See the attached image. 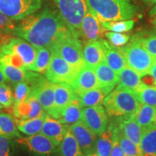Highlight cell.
Wrapping results in <instances>:
<instances>
[{
	"mask_svg": "<svg viewBox=\"0 0 156 156\" xmlns=\"http://www.w3.org/2000/svg\"><path fill=\"white\" fill-rule=\"evenodd\" d=\"M68 30H69L58 13L45 8L20 20L13 34L27 41L36 48H47L51 51Z\"/></svg>",
	"mask_w": 156,
	"mask_h": 156,
	"instance_id": "cell-1",
	"label": "cell"
},
{
	"mask_svg": "<svg viewBox=\"0 0 156 156\" xmlns=\"http://www.w3.org/2000/svg\"><path fill=\"white\" fill-rule=\"evenodd\" d=\"M142 1L148 5H153L156 4V0H142Z\"/></svg>",
	"mask_w": 156,
	"mask_h": 156,
	"instance_id": "cell-46",
	"label": "cell"
},
{
	"mask_svg": "<svg viewBox=\"0 0 156 156\" xmlns=\"http://www.w3.org/2000/svg\"><path fill=\"white\" fill-rule=\"evenodd\" d=\"M12 114L16 122L20 120L31 119L46 114L42 108L37 98L34 95L22 102L14 103L12 108Z\"/></svg>",
	"mask_w": 156,
	"mask_h": 156,
	"instance_id": "cell-12",
	"label": "cell"
},
{
	"mask_svg": "<svg viewBox=\"0 0 156 156\" xmlns=\"http://www.w3.org/2000/svg\"><path fill=\"white\" fill-rule=\"evenodd\" d=\"M80 147L83 156L95 152L96 134L93 133L82 121L72 124L69 127Z\"/></svg>",
	"mask_w": 156,
	"mask_h": 156,
	"instance_id": "cell-13",
	"label": "cell"
},
{
	"mask_svg": "<svg viewBox=\"0 0 156 156\" xmlns=\"http://www.w3.org/2000/svg\"><path fill=\"white\" fill-rule=\"evenodd\" d=\"M151 15H153V16H154V19H153V24L155 25V28H156V7L153 9V10L151 11Z\"/></svg>",
	"mask_w": 156,
	"mask_h": 156,
	"instance_id": "cell-44",
	"label": "cell"
},
{
	"mask_svg": "<svg viewBox=\"0 0 156 156\" xmlns=\"http://www.w3.org/2000/svg\"><path fill=\"white\" fill-rule=\"evenodd\" d=\"M15 26L13 20L0 12V32L13 34Z\"/></svg>",
	"mask_w": 156,
	"mask_h": 156,
	"instance_id": "cell-40",
	"label": "cell"
},
{
	"mask_svg": "<svg viewBox=\"0 0 156 156\" xmlns=\"http://www.w3.org/2000/svg\"><path fill=\"white\" fill-rule=\"evenodd\" d=\"M0 134H5L11 139L21 137L14 116L6 113H0Z\"/></svg>",
	"mask_w": 156,
	"mask_h": 156,
	"instance_id": "cell-31",
	"label": "cell"
},
{
	"mask_svg": "<svg viewBox=\"0 0 156 156\" xmlns=\"http://www.w3.org/2000/svg\"><path fill=\"white\" fill-rule=\"evenodd\" d=\"M83 56L85 65L93 69L101 62H104L105 53L100 39L85 43L83 48Z\"/></svg>",
	"mask_w": 156,
	"mask_h": 156,
	"instance_id": "cell-21",
	"label": "cell"
},
{
	"mask_svg": "<svg viewBox=\"0 0 156 156\" xmlns=\"http://www.w3.org/2000/svg\"><path fill=\"white\" fill-rule=\"evenodd\" d=\"M106 93L101 87L85 91L83 93L77 95L83 107H92L101 106L103 104Z\"/></svg>",
	"mask_w": 156,
	"mask_h": 156,
	"instance_id": "cell-28",
	"label": "cell"
},
{
	"mask_svg": "<svg viewBox=\"0 0 156 156\" xmlns=\"http://www.w3.org/2000/svg\"><path fill=\"white\" fill-rule=\"evenodd\" d=\"M112 149V132L108 128L98 135L96 140L95 153L98 156H110Z\"/></svg>",
	"mask_w": 156,
	"mask_h": 156,
	"instance_id": "cell-33",
	"label": "cell"
},
{
	"mask_svg": "<svg viewBox=\"0 0 156 156\" xmlns=\"http://www.w3.org/2000/svg\"><path fill=\"white\" fill-rule=\"evenodd\" d=\"M77 73L70 64L55 51H51L49 65L46 77L54 83L71 85Z\"/></svg>",
	"mask_w": 156,
	"mask_h": 156,
	"instance_id": "cell-8",
	"label": "cell"
},
{
	"mask_svg": "<svg viewBox=\"0 0 156 156\" xmlns=\"http://www.w3.org/2000/svg\"><path fill=\"white\" fill-rule=\"evenodd\" d=\"M110 156H125L119 142L114 134H112V149Z\"/></svg>",
	"mask_w": 156,
	"mask_h": 156,
	"instance_id": "cell-42",
	"label": "cell"
},
{
	"mask_svg": "<svg viewBox=\"0 0 156 156\" xmlns=\"http://www.w3.org/2000/svg\"><path fill=\"white\" fill-rule=\"evenodd\" d=\"M17 143L37 156H51L56 153V146L51 140L43 135L36 134L27 137L16 139Z\"/></svg>",
	"mask_w": 156,
	"mask_h": 156,
	"instance_id": "cell-10",
	"label": "cell"
},
{
	"mask_svg": "<svg viewBox=\"0 0 156 156\" xmlns=\"http://www.w3.org/2000/svg\"><path fill=\"white\" fill-rule=\"evenodd\" d=\"M54 2L67 28L80 38L82 21L87 11L86 0H54Z\"/></svg>",
	"mask_w": 156,
	"mask_h": 156,
	"instance_id": "cell-5",
	"label": "cell"
},
{
	"mask_svg": "<svg viewBox=\"0 0 156 156\" xmlns=\"http://www.w3.org/2000/svg\"><path fill=\"white\" fill-rule=\"evenodd\" d=\"M67 128L58 119L46 114L41 134L48 137L57 147L63 140Z\"/></svg>",
	"mask_w": 156,
	"mask_h": 156,
	"instance_id": "cell-18",
	"label": "cell"
},
{
	"mask_svg": "<svg viewBox=\"0 0 156 156\" xmlns=\"http://www.w3.org/2000/svg\"><path fill=\"white\" fill-rule=\"evenodd\" d=\"M73 67L77 73L85 65L83 60V47L80 38L68 30L51 49Z\"/></svg>",
	"mask_w": 156,
	"mask_h": 156,
	"instance_id": "cell-6",
	"label": "cell"
},
{
	"mask_svg": "<svg viewBox=\"0 0 156 156\" xmlns=\"http://www.w3.org/2000/svg\"><path fill=\"white\" fill-rule=\"evenodd\" d=\"M122 50L127 67L135 70L142 77L149 75L155 58L142 44L139 34L134 35Z\"/></svg>",
	"mask_w": 156,
	"mask_h": 156,
	"instance_id": "cell-4",
	"label": "cell"
},
{
	"mask_svg": "<svg viewBox=\"0 0 156 156\" xmlns=\"http://www.w3.org/2000/svg\"><path fill=\"white\" fill-rule=\"evenodd\" d=\"M134 93L142 104L156 107V87L142 83Z\"/></svg>",
	"mask_w": 156,
	"mask_h": 156,
	"instance_id": "cell-34",
	"label": "cell"
},
{
	"mask_svg": "<svg viewBox=\"0 0 156 156\" xmlns=\"http://www.w3.org/2000/svg\"><path fill=\"white\" fill-rule=\"evenodd\" d=\"M100 41L104 50V62L108 64L116 73L126 67V63L122 53V47H116L110 42L101 38Z\"/></svg>",
	"mask_w": 156,
	"mask_h": 156,
	"instance_id": "cell-19",
	"label": "cell"
},
{
	"mask_svg": "<svg viewBox=\"0 0 156 156\" xmlns=\"http://www.w3.org/2000/svg\"><path fill=\"white\" fill-rule=\"evenodd\" d=\"M31 93V86L28 81L14 84V103L22 102L29 97Z\"/></svg>",
	"mask_w": 156,
	"mask_h": 156,
	"instance_id": "cell-37",
	"label": "cell"
},
{
	"mask_svg": "<svg viewBox=\"0 0 156 156\" xmlns=\"http://www.w3.org/2000/svg\"><path fill=\"white\" fill-rule=\"evenodd\" d=\"M142 44L146 50L151 54L154 58H156V30L151 33H138Z\"/></svg>",
	"mask_w": 156,
	"mask_h": 156,
	"instance_id": "cell-36",
	"label": "cell"
},
{
	"mask_svg": "<svg viewBox=\"0 0 156 156\" xmlns=\"http://www.w3.org/2000/svg\"><path fill=\"white\" fill-rule=\"evenodd\" d=\"M15 98L12 89L5 83L0 85V105L3 108H10L14 104Z\"/></svg>",
	"mask_w": 156,
	"mask_h": 156,
	"instance_id": "cell-38",
	"label": "cell"
},
{
	"mask_svg": "<svg viewBox=\"0 0 156 156\" xmlns=\"http://www.w3.org/2000/svg\"><path fill=\"white\" fill-rule=\"evenodd\" d=\"M37 48L21 38H12L0 48V55L16 54L23 59L26 70H30L36 57Z\"/></svg>",
	"mask_w": 156,
	"mask_h": 156,
	"instance_id": "cell-9",
	"label": "cell"
},
{
	"mask_svg": "<svg viewBox=\"0 0 156 156\" xmlns=\"http://www.w3.org/2000/svg\"><path fill=\"white\" fill-rule=\"evenodd\" d=\"M119 85L131 90L135 92L139 87L142 82V77L135 70L130 67H125L118 73Z\"/></svg>",
	"mask_w": 156,
	"mask_h": 156,
	"instance_id": "cell-25",
	"label": "cell"
},
{
	"mask_svg": "<svg viewBox=\"0 0 156 156\" xmlns=\"http://www.w3.org/2000/svg\"><path fill=\"white\" fill-rule=\"evenodd\" d=\"M11 38H12L11 36L2 35L1 34V32H0V48H1V47L4 44H5L6 43L8 42L10 40Z\"/></svg>",
	"mask_w": 156,
	"mask_h": 156,
	"instance_id": "cell-43",
	"label": "cell"
},
{
	"mask_svg": "<svg viewBox=\"0 0 156 156\" xmlns=\"http://www.w3.org/2000/svg\"><path fill=\"white\" fill-rule=\"evenodd\" d=\"M76 95L72 86L66 83L54 85V102L53 108L48 114L58 119L63 110Z\"/></svg>",
	"mask_w": 156,
	"mask_h": 156,
	"instance_id": "cell-15",
	"label": "cell"
},
{
	"mask_svg": "<svg viewBox=\"0 0 156 156\" xmlns=\"http://www.w3.org/2000/svg\"><path fill=\"white\" fill-rule=\"evenodd\" d=\"M156 107L147 104H140L136 112L133 114L134 119L142 129L155 124Z\"/></svg>",
	"mask_w": 156,
	"mask_h": 156,
	"instance_id": "cell-27",
	"label": "cell"
},
{
	"mask_svg": "<svg viewBox=\"0 0 156 156\" xmlns=\"http://www.w3.org/2000/svg\"><path fill=\"white\" fill-rule=\"evenodd\" d=\"M46 114H44L42 116L31 119L19 121L17 122V129L19 131L28 136L40 133Z\"/></svg>",
	"mask_w": 156,
	"mask_h": 156,
	"instance_id": "cell-29",
	"label": "cell"
},
{
	"mask_svg": "<svg viewBox=\"0 0 156 156\" xmlns=\"http://www.w3.org/2000/svg\"><path fill=\"white\" fill-rule=\"evenodd\" d=\"M58 153L60 156H83L81 148L69 127L58 145Z\"/></svg>",
	"mask_w": 156,
	"mask_h": 156,
	"instance_id": "cell-24",
	"label": "cell"
},
{
	"mask_svg": "<svg viewBox=\"0 0 156 156\" xmlns=\"http://www.w3.org/2000/svg\"><path fill=\"white\" fill-rule=\"evenodd\" d=\"M104 35L108 41L116 47H122L130 41V36L122 33L106 32Z\"/></svg>",
	"mask_w": 156,
	"mask_h": 156,
	"instance_id": "cell-39",
	"label": "cell"
},
{
	"mask_svg": "<svg viewBox=\"0 0 156 156\" xmlns=\"http://www.w3.org/2000/svg\"><path fill=\"white\" fill-rule=\"evenodd\" d=\"M82 108L83 106L79 98L76 95L64 109L58 120L65 125L73 124L79 122L82 118Z\"/></svg>",
	"mask_w": 156,
	"mask_h": 156,
	"instance_id": "cell-22",
	"label": "cell"
},
{
	"mask_svg": "<svg viewBox=\"0 0 156 156\" xmlns=\"http://www.w3.org/2000/svg\"><path fill=\"white\" fill-rule=\"evenodd\" d=\"M0 69L2 71L7 80L12 84L28 80L32 74L30 70L20 69L2 61H0Z\"/></svg>",
	"mask_w": 156,
	"mask_h": 156,
	"instance_id": "cell-26",
	"label": "cell"
},
{
	"mask_svg": "<svg viewBox=\"0 0 156 156\" xmlns=\"http://www.w3.org/2000/svg\"></svg>",
	"mask_w": 156,
	"mask_h": 156,
	"instance_id": "cell-49",
	"label": "cell"
},
{
	"mask_svg": "<svg viewBox=\"0 0 156 156\" xmlns=\"http://www.w3.org/2000/svg\"><path fill=\"white\" fill-rule=\"evenodd\" d=\"M140 147L143 156H156V124L142 129Z\"/></svg>",
	"mask_w": 156,
	"mask_h": 156,
	"instance_id": "cell-23",
	"label": "cell"
},
{
	"mask_svg": "<svg viewBox=\"0 0 156 156\" xmlns=\"http://www.w3.org/2000/svg\"><path fill=\"white\" fill-rule=\"evenodd\" d=\"M93 69L98 80L99 87L108 95L118 84V75L105 62H101Z\"/></svg>",
	"mask_w": 156,
	"mask_h": 156,
	"instance_id": "cell-20",
	"label": "cell"
},
{
	"mask_svg": "<svg viewBox=\"0 0 156 156\" xmlns=\"http://www.w3.org/2000/svg\"><path fill=\"white\" fill-rule=\"evenodd\" d=\"M87 9L101 22L126 20L133 18L138 7L132 0H86Z\"/></svg>",
	"mask_w": 156,
	"mask_h": 156,
	"instance_id": "cell-2",
	"label": "cell"
},
{
	"mask_svg": "<svg viewBox=\"0 0 156 156\" xmlns=\"http://www.w3.org/2000/svg\"><path fill=\"white\" fill-rule=\"evenodd\" d=\"M106 114L112 119L132 116L140 106V101L134 91L119 85L103 101Z\"/></svg>",
	"mask_w": 156,
	"mask_h": 156,
	"instance_id": "cell-3",
	"label": "cell"
},
{
	"mask_svg": "<svg viewBox=\"0 0 156 156\" xmlns=\"http://www.w3.org/2000/svg\"><path fill=\"white\" fill-rule=\"evenodd\" d=\"M155 124H156V116H155Z\"/></svg>",
	"mask_w": 156,
	"mask_h": 156,
	"instance_id": "cell-48",
	"label": "cell"
},
{
	"mask_svg": "<svg viewBox=\"0 0 156 156\" xmlns=\"http://www.w3.org/2000/svg\"><path fill=\"white\" fill-rule=\"evenodd\" d=\"M106 29L98 18L87 9L82 21L80 36L85 42H92L99 40L105 34Z\"/></svg>",
	"mask_w": 156,
	"mask_h": 156,
	"instance_id": "cell-14",
	"label": "cell"
},
{
	"mask_svg": "<svg viewBox=\"0 0 156 156\" xmlns=\"http://www.w3.org/2000/svg\"><path fill=\"white\" fill-rule=\"evenodd\" d=\"M101 23L106 30H112L116 33L128 32L133 28L134 25V21L132 20L108 21V22H101Z\"/></svg>",
	"mask_w": 156,
	"mask_h": 156,
	"instance_id": "cell-35",
	"label": "cell"
},
{
	"mask_svg": "<svg viewBox=\"0 0 156 156\" xmlns=\"http://www.w3.org/2000/svg\"><path fill=\"white\" fill-rule=\"evenodd\" d=\"M43 0H0V12L13 20H20L41 8Z\"/></svg>",
	"mask_w": 156,
	"mask_h": 156,
	"instance_id": "cell-7",
	"label": "cell"
},
{
	"mask_svg": "<svg viewBox=\"0 0 156 156\" xmlns=\"http://www.w3.org/2000/svg\"><path fill=\"white\" fill-rule=\"evenodd\" d=\"M108 129H111L112 134L117 137L125 156H143L139 146L135 145L129 138L120 133L112 124L108 126Z\"/></svg>",
	"mask_w": 156,
	"mask_h": 156,
	"instance_id": "cell-30",
	"label": "cell"
},
{
	"mask_svg": "<svg viewBox=\"0 0 156 156\" xmlns=\"http://www.w3.org/2000/svg\"><path fill=\"white\" fill-rule=\"evenodd\" d=\"M36 48V57L30 71L40 74H46L50 63L51 51L47 48Z\"/></svg>",
	"mask_w": 156,
	"mask_h": 156,
	"instance_id": "cell-32",
	"label": "cell"
},
{
	"mask_svg": "<svg viewBox=\"0 0 156 156\" xmlns=\"http://www.w3.org/2000/svg\"><path fill=\"white\" fill-rule=\"evenodd\" d=\"M11 140L5 134H0V156H10Z\"/></svg>",
	"mask_w": 156,
	"mask_h": 156,
	"instance_id": "cell-41",
	"label": "cell"
},
{
	"mask_svg": "<svg viewBox=\"0 0 156 156\" xmlns=\"http://www.w3.org/2000/svg\"><path fill=\"white\" fill-rule=\"evenodd\" d=\"M81 119L86 126L96 135H100L108 127V116L102 105L85 107L82 110Z\"/></svg>",
	"mask_w": 156,
	"mask_h": 156,
	"instance_id": "cell-11",
	"label": "cell"
},
{
	"mask_svg": "<svg viewBox=\"0 0 156 156\" xmlns=\"http://www.w3.org/2000/svg\"><path fill=\"white\" fill-rule=\"evenodd\" d=\"M6 80H7V79H6L5 75H4L2 71L0 69V85H1V84L5 83V82Z\"/></svg>",
	"mask_w": 156,
	"mask_h": 156,
	"instance_id": "cell-45",
	"label": "cell"
},
{
	"mask_svg": "<svg viewBox=\"0 0 156 156\" xmlns=\"http://www.w3.org/2000/svg\"><path fill=\"white\" fill-rule=\"evenodd\" d=\"M3 108V107H2V106H1V105H0V108Z\"/></svg>",
	"mask_w": 156,
	"mask_h": 156,
	"instance_id": "cell-47",
	"label": "cell"
},
{
	"mask_svg": "<svg viewBox=\"0 0 156 156\" xmlns=\"http://www.w3.org/2000/svg\"><path fill=\"white\" fill-rule=\"evenodd\" d=\"M70 85L77 95L85 91L99 87L98 80L94 69L86 65L78 72Z\"/></svg>",
	"mask_w": 156,
	"mask_h": 156,
	"instance_id": "cell-17",
	"label": "cell"
},
{
	"mask_svg": "<svg viewBox=\"0 0 156 156\" xmlns=\"http://www.w3.org/2000/svg\"><path fill=\"white\" fill-rule=\"evenodd\" d=\"M112 124L120 133L140 147L142 129L134 119L133 115L114 119V122Z\"/></svg>",
	"mask_w": 156,
	"mask_h": 156,
	"instance_id": "cell-16",
	"label": "cell"
}]
</instances>
